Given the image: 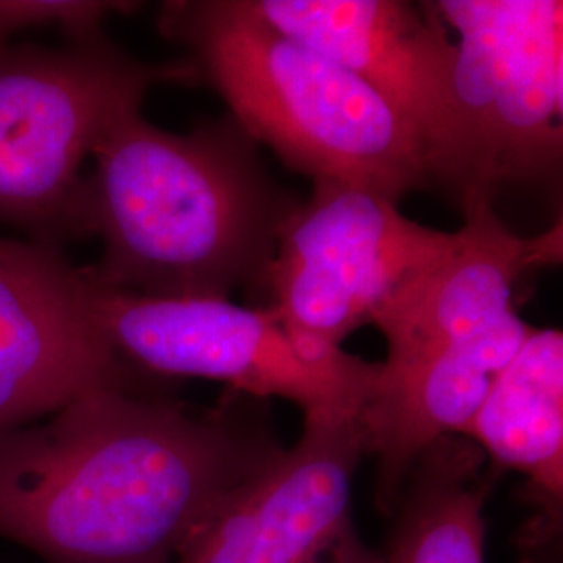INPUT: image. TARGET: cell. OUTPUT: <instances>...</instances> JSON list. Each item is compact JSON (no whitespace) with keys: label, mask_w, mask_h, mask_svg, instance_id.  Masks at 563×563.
<instances>
[{"label":"cell","mask_w":563,"mask_h":563,"mask_svg":"<svg viewBox=\"0 0 563 563\" xmlns=\"http://www.w3.org/2000/svg\"><path fill=\"white\" fill-rule=\"evenodd\" d=\"M0 432V537L46 563H176L284 446L244 402L211 411L102 386Z\"/></svg>","instance_id":"cell-1"},{"label":"cell","mask_w":563,"mask_h":563,"mask_svg":"<svg viewBox=\"0 0 563 563\" xmlns=\"http://www.w3.org/2000/svg\"><path fill=\"white\" fill-rule=\"evenodd\" d=\"M90 159L78 202V234L102 241L101 262L84 267L90 280L163 299L265 288L292 209L232 118L180 136L136 109L107 128Z\"/></svg>","instance_id":"cell-2"},{"label":"cell","mask_w":563,"mask_h":563,"mask_svg":"<svg viewBox=\"0 0 563 563\" xmlns=\"http://www.w3.org/2000/svg\"><path fill=\"white\" fill-rule=\"evenodd\" d=\"M159 30L178 42L253 142L313 181H346L401 201L432 184L416 132L369 86L284 36L249 0L163 2Z\"/></svg>","instance_id":"cell-3"},{"label":"cell","mask_w":563,"mask_h":563,"mask_svg":"<svg viewBox=\"0 0 563 563\" xmlns=\"http://www.w3.org/2000/svg\"><path fill=\"white\" fill-rule=\"evenodd\" d=\"M162 81L197 80L190 60L132 59L104 36L60 48L0 44V222L53 246L78 234L81 165Z\"/></svg>","instance_id":"cell-4"},{"label":"cell","mask_w":563,"mask_h":563,"mask_svg":"<svg viewBox=\"0 0 563 563\" xmlns=\"http://www.w3.org/2000/svg\"><path fill=\"white\" fill-rule=\"evenodd\" d=\"M457 32L453 159L463 213L493 209L507 184L551 178L562 162L563 2H426Z\"/></svg>","instance_id":"cell-5"},{"label":"cell","mask_w":563,"mask_h":563,"mask_svg":"<svg viewBox=\"0 0 563 563\" xmlns=\"http://www.w3.org/2000/svg\"><path fill=\"white\" fill-rule=\"evenodd\" d=\"M84 280L88 313L111 351L162 376L218 380L253 399L292 401L302 416H330L362 413L380 367L344 351L309 357L274 307L144 297L104 288L86 272Z\"/></svg>","instance_id":"cell-6"},{"label":"cell","mask_w":563,"mask_h":563,"mask_svg":"<svg viewBox=\"0 0 563 563\" xmlns=\"http://www.w3.org/2000/svg\"><path fill=\"white\" fill-rule=\"evenodd\" d=\"M453 241L411 222L399 201L346 181H313L278 234L265 288L295 344L316 360L342 353V341L372 323L405 282Z\"/></svg>","instance_id":"cell-7"},{"label":"cell","mask_w":563,"mask_h":563,"mask_svg":"<svg viewBox=\"0 0 563 563\" xmlns=\"http://www.w3.org/2000/svg\"><path fill=\"white\" fill-rule=\"evenodd\" d=\"M360 413L305 416L301 439L244 484L176 563H383L355 532Z\"/></svg>","instance_id":"cell-8"},{"label":"cell","mask_w":563,"mask_h":563,"mask_svg":"<svg viewBox=\"0 0 563 563\" xmlns=\"http://www.w3.org/2000/svg\"><path fill=\"white\" fill-rule=\"evenodd\" d=\"M274 30L369 86L422 141L432 181L453 159L455 42L426 7L401 0H249Z\"/></svg>","instance_id":"cell-9"},{"label":"cell","mask_w":563,"mask_h":563,"mask_svg":"<svg viewBox=\"0 0 563 563\" xmlns=\"http://www.w3.org/2000/svg\"><path fill=\"white\" fill-rule=\"evenodd\" d=\"M102 386H123L121 363L88 313L81 267L0 239V432Z\"/></svg>","instance_id":"cell-10"},{"label":"cell","mask_w":563,"mask_h":563,"mask_svg":"<svg viewBox=\"0 0 563 563\" xmlns=\"http://www.w3.org/2000/svg\"><path fill=\"white\" fill-rule=\"evenodd\" d=\"M562 225L523 239L493 209L465 216L462 230L384 302L372 323L386 339L384 369L451 346L514 309V288L532 269L562 260Z\"/></svg>","instance_id":"cell-11"},{"label":"cell","mask_w":563,"mask_h":563,"mask_svg":"<svg viewBox=\"0 0 563 563\" xmlns=\"http://www.w3.org/2000/svg\"><path fill=\"white\" fill-rule=\"evenodd\" d=\"M532 330L511 309L420 362L378 367L360 420L365 453L378 460L383 509H393L411 465L428 446L462 434Z\"/></svg>","instance_id":"cell-12"},{"label":"cell","mask_w":563,"mask_h":563,"mask_svg":"<svg viewBox=\"0 0 563 563\" xmlns=\"http://www.w3.org/2000/svg\"><path fill=\"white\" fill-rule=\"evenodd\" d=\"M463 439L522 472L537 501L560 516L563 499V336L534 328L484 397Z\"/></svg>","instance_id":"cell-13"},{"label":"cell","mask_w":563,"mask_h":563,"mask_svg":"<svg viewBox=\"0 0 563 563\" xmlns=\"http://www.w3.org/2000/svg\"><path fill=\"white\" fill-rule=\"evenodd\" d=\"M484 453L446 437L411 465L383 563H484ZM390 509V511H393Z\"/></svg>","instance_id":"cell-14"},{"label":"cell","mask_w":563,"mask_h":563,"mask_svg":"<svg viewBox=\"0 0 563 563\" xmlns=\"http://www.w3.org/2000/svg\"><path fill=\"white\" fill-rule=\"evenodd\" d=\"M134 7L104 0H0V44L38 27L57 30L67 42L99 41L109 15Z\"/></svg>","instance_id":"cell-15"}]
</instances>
